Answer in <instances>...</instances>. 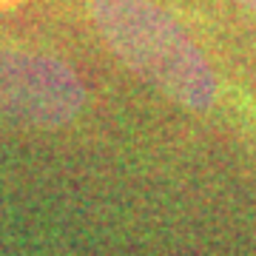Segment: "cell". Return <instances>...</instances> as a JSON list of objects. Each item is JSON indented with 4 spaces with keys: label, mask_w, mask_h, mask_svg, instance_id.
<instances>
[{
    "label": "cell",
    "mask_w": 256,
    "mask_h": 256,
    "mask_svg": "<svg viewBox=\"0 0 256 256\" xmlns=\"http://www.w3.org/2000/svg\"><path fill=\"white\" fill-rule=\"evenodd\" d=\"M86 106L72 66L48 54L0 48V120L26 128H60Z\"/></svg>",
    "instance_id": "cell-2"
},
{
    "label": "cell",
    "mask_w": 256,
    "mask_h": 256,
    "mask_svg": "<svg viewBox=\"0 0 256 256\" xmlns=\"http://www.w3.org/2000/svg\"><path fill=\"white\" fill-rule=\"evenodd\" d=\"M92 20L106 46L156 92L191 111L216 100V74L174 14L151 0H92Z\"/></svg>",
    "instance_id": "cell-1"
},
{
    "label": "cell",
    "mask_w": 256,
    "mask_h": 256,
    "mask_svg": "<svg viewBox=\"0 0 256 256\" xmlns=\"http://www.w3.org/2000/svg\"><path fill=\"white\" fill-rule=\"evenodd\" d=\"M3 3H12V0H0V6H3Z\"/></svg>",
    "instance_id": "cell-4"
},
{
    "label": "cell",
    "mask_w": 256,
    "mask_h": 256,
    "mask_svg": "<svg viewBox=\"0 0 256 256\" xmlns=\"http://www.w3.org/2000/svg\"><path fill=\"white\" fill-rule=\"evenodd\" d=\"M239 6H245L248 12H256V0H239Z\"/></svg>",
    "instance_id": "cell-3"
}]
</instances>
